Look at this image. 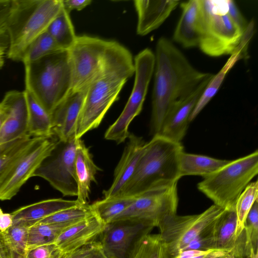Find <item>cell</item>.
Returning a JSON list of instances; mask_svg holds the SVG:
<instances>
[{"label": "cell", "mask_w": 258, "mask_h": 258, "mask_svg": "<svg viewBox=\"0 0 258 258\" xmlns=\"http://www.w3.org/2000/svg\"><path fill=\"white\" fill-rule=\"evenodd\" d=\"M155 56L151 116L153 136L159 133L168 113L176 103L214 76L195 68L182 52L165 37L158 39Z\"/></svg>", "instance_id": "1"}, {"label": "cell", "mask_w": 258, "mask_h": 258, "mask_svg": "<svg viewBox=\"0 0 258 258\" xmlns=\"http://www.w3.org/2000/svg\"><path fill=\"white\" fill-rule=\"evenodd\" d=\"M133 60L127 48L110 41L101 68L87 88L76 127V139L100 125L126 82L135 74Z\"/></svg>", "instance_id": "2"}, {"label": "cell", "mask_w": 258, "mask_h": 258, "mask_svg": "<svg viewBox=\"0 0 258 258\" xmlns=\"http://www.w3.org/2000/svg\"><path fill=\"white\" fill-rule=\"evenodd\" d=\"M183 151L181 143L154 135L145 143L135 172L121 196H136L151 188L177 183L181 177L179 158Z\"/></svg>", "instance_id": "3"}, {"label": "cell", "mask_w": 258, "mask_h": 258, "mask_svg": "<svg viewBox=\"0 0 258 258\" xmlns=\"http://www.w3.org/2000/svg\"><path fill=\"white\" fill-rule=\"evenodd\" d=\"M62 8V0H12L7 30V57L21 61L30 44L46 31Z\"/></svg>", "instance_id": "4"}, {"label": "cell", "mask_w": 258, "mask_h": 258, "mask_svg": "<svg viewBox=\"0 0 258 258\" xmlns=\"http://www.w3.org/2000/svg\"><path fill=\"white\" fill-rule=\"evenodd\" d=\"M24 67L25 89L50 114L71 91L68 50L47 55Z\"/></svg>", "instance_id": "5"}, {"label": "cell", "mask_w": 258, "mask_h": 258, "mask_svg": "<svg viewBox=\"0 0 258 258\" xmlns=\"http://www.w3.org/2000/svg\"><path fill=\"white\" fill-rule=\"evenodd\" d=\"M258 173V151L229 160L214 173L204 177L198 189L215 205L226 210H234L237 199Z\"/></svg>", "instance_id": "6"}, {"label": "cell", "mask_w": 258, "mask_h": 258, "mask_svg": "<svg viewBox=\"0 0 258 258\" xmlns=\"http://www.w3.org/2000/svg\"><path fill=\"white\" fill-rule=\"evenodd\" d=\"M199 47L213 57L231 55L237 47L243 32L227 13L228 0H199Z\"/></svg>", "instance_id": "7"}, {"label": "cell", "mask_w": 258, "mask_h": 258, "mask_svg": "<svg viewBox=\"0 0 258 258\" xmlns=\"http://www.w3.org/2000/svg\"><path fill=\"white\" fill-rule=\"evenodd\" d=\"M135 78L132 91L122 111L108 128L104 138L120 144L128 138V127L142 111L148 87L154 71L155 56L152 51L145 48L134 58Z\"/></svg>", "instance_id": "8"}, {"label": "cell", "mask_w": 258, "mask_h": 258, "mask_svg": "<svg viewBox=\"0 0 258 258\" xmlns=\"http://www.w3.org/2000/svg\"><path fill=\"white\" fill-rule=\"evenodd\" d=\"M109 43L97 37L77 36L68 50L72 77L70 93L87 89L101 68Z\"/></svg>", "instance_id": "9"}, {"label": "cell", "mask_w": 258, "mask_h": 258, "mask_svg": "<svg viewBox=\"0 0 258 258\" xmlns=\"http://www.w3.org/2000/svg\"><path fill=\"white\" fill-rule=\"evenodd\" d=\"M226 211L213 205L199 214H175L161 221L157 227L171 257L174 258L191 240L212 226Z\"/></svg>", "instance_id": "10"}, {"label": "cell", "mask_w": 258, "mask_h": 258, "mask_svg": "<svg viewBox=\"0 0 258 258\" xmlns=\"http://www.w3.org/2000/svg\"><path fill=\"white\" fill-rule=\"evenodd\" d=\"M77 139L58 142L51 153L34 173L46 180L64 196H77L78 185L75 172Z\"/></svg>", "instance_id": "11"}, {"label": "cell", "mask_w": 258, "mask_h": 258, "mask_svg": "<svg viewBox=\"0 0 258 258\" xmlns=\"http://www.w3.org/2000/svg\"><path fill=\"white\" fill-rule=\"evenodd\" d=\"M43 137L17 158L0 177V200L12 199L55 147L58 139Z\"/></svg>", "instance_id": "12"}, {"label": "cell", "mask_w": 258, "mask_h": 258, "mask_svg": "<svg viewBox=\"0 0 258 258\" xmlns=\"http://www.w3.org/2000/svg\"><path fill=\"white\" fill-rule=\"evenodd\" d=\"M177 184L151 188L136 196L133 203L112 221L147 220L154 222L157 227L165 218L176 214Z\"/></svg>", "instance_id": "13"}, {"label": "cell", "mask_w": 258, "mask_h": 258, "mask_svg": "<svg viewBox=\"0 0 258 258\" xmlns=\"http://www.w3.org/2000/svg\"><path fill=\"white\" fill-rule=\"evenodd\" d=\"M155 227L154 222L147 220L112 221L106 224L97 241L107 258H129L137 241Z\"/></svg>", "instance_id": "14"}, {"label": "cell", "mask_w": 258, "mask_h": 258, "mask_svg": "<svg viewBox=\"0 0 258 258\" xmlns=\"http://www.w3.org/2000/svg\"><path fill=\"white\" fill-rule=\"evenodd\" d=\"M1 103L5 109L6 117L0 130V145L27 135L28 125L24 91L7 92Z\"/></svg>", "instance_id": "15"}, {"label": "cell", "mask_w": 258, "mask_h": 258, "mask_svg": "<svg viewBox=\"0 0 258 258\" xmlns=\"http://www.w3.org/2000/svg\"><path fill=\"white\" fill-rule=\"evenodd\" d=\"M210 81L202 84L192 93L172 106L157 135L173 142L181 143L190 122V114Z\"/></svg>", "instance_id": "16"}, {"label": "cell", "mask_w": 258, "mask_h": 258, "mask_svg": "<svg viewBox=\"0 0 258 258\" xmlns=\"http://www.w3.org/2000/svg\"><path fill=\"white\" fill-rule=\"evenodd\" d=\"M87 90L70 93L51 113L53 133L59 141L65 142L75 137Z\"/></svg>", "instance_id": "17"}, {"label": "cell", "mask_w": 258, "mask_h": 258, "mask_svg": "<svg viewBox=\"0 0 258 258\" xmlns=\"http://www.w3.org/2000/svg\"><path fill=\"white\" fill-rule=\"evenodd\" d=\"M128 139V142L114 170L112 184L103 192L104 198L120 196L136 168L146 143L142 138L133 134H130Z\"/></svg>", "instance_id": "18"}, {"label": "cell", "mask_w": 258, "mask_h": 258, "mask_svg": "<svg viewBox=\"0 0 258 258\" xmlns=\"http://www.w3.org/2000/svg\"><path fill=\"white\" fill-rule=\"evenodd\" d=\"M106 224L95 214L63 231L54 243L63 254L96 241Z\"/></svg>", "instance_id": "19"}, {"label": "cell", "mask_w": 258, "mask_h": 258, "mask_svg": "<svg viewBox=\"0 0 258 258\" xmlns=\"http://www.w3.org/2000/svg\"><path fill=\"white\" fill-rule=\"evenodd\" d=\"M237 217L235 209L226 210L215 224V248L232 252L235 258H249L248 247L244 229L237 237Z\"/></svg>", "instance_id": "20"}, {"label": "cell", "mask_w": 258, "mask_h": 258, "mask_svg": "<svg viewBox=\"0 0 258 258\" xmlns=\"http://www.w3.org/2000/svg\"><path fill=\"white\" fill-rule=\"evenodd\" d=\"M134 6L138 15L136 32L145 36L159 27L177 7L176 0H135Z\"/></svg>", "instance_id": "21"}, {"label": "cell", "mask_w": 258, "mask_h": 258, "mask_svg": "<svg viewBox=\"0 0 258 258\" xmlns=\"http://www.w3.org/2000/svg\"><path fill=\"white\" fill-rule=\"evenodd\" d=\"M80 204L77 200L57 198L45 200L21 207L11 213L13 225L30 227L58 211Z\"/></svg>", "instance_id": "22"}, {"label": "cell", "mask_w": 258, "mask_h": 258, "mask_svg": "<svg viewBox=\"0 0 258 258\" xmlns=\"http://www.w3.org/2000/svg\"><path fill=\"white\" fill-rule=\"evenodd\" d=\"M251 38L252 35L248 33L243 34L240 43L234 52L230 55V57L224 66L216 75H214L207 84L190 114V122L195 119L215 95L228 72L235 64L238 60L246 58L248 46Z\"/></svg>", "instance_id": "23"}, {"label": "cell", "mask_w": 258, "mask_h": 258, "mask_svg": "<svg viewBox=\"0 0 258 258\" xmlns=\"http://www.w3.org/2000/svg\"><path fill=\"white\" fill-rule=\"evenodd\" d=\"M181 15L175 28L173 39L185 48L199 46V0H190L180 4Z\"/></svg>", "instance_id": "24"}, {"label": "cell", "mask_w": 258, "mask_h": 258, "mask_svg": "<svg viewBox=\"0 0 258 258\" xmlns=\"http://www.w3.org/2000/svg\"><path fill=\"white\" fill-rule=\"evenodd\" d=\"M100 168L95 164L88 148L81 139H77L75 172L78 185L77 200L81 204H88L91 184L96 181Z\"/></svg>", "instance_id": "25"}, {"label": "cell", "mask_w": 258, "mask_h": 258, "mask_svg": "<svg viewBox=\"0 0 258 258\" xmlns=\"http://www.w3.org/2000/svg\"><path fill=\"white\" fill-rule=\"evenodd\" d=\"M27 113V135L32 137H49L54 135L50 114L27 89L24 90Z\"/></svg>", "instance_id": "26"}, {"label": "cell", "mask_w": 258, "mask_h": 258, "mask_svg": "<svg viewBox=\"0 0 258 258\" xmlns=\"http://www.w3.org/2000/svg\"><path fill=\"white\" fill-rule=\"evenodd\" d=\"M203 155L181 153L179 158V169L181 177L198 175L205 177L214 173L229 162Z\"/></svg>", "instance_id": "27"}, {"label": "cell", "mask_w": 258, "mask_h": 258, "mask_svg": "<svg viewBox=\"0 0 258 258\" xmlns=\"http://www.w3.org/2000/svg\"><path fill=\"white\" fill-rule=\"evenodd\" d=\"M29 227L12 225L3 232L0 239L7 258H24L27 252Z\"/></svg>", "instance_id": "28"}, {"label": "cell", "mask_w": 258, "mask_h": 258, "mask_svg": "<svg viewBox=\"0 0 258 258\" xmlns=\"http://www.w3.org/2000/svg\"><path fill=\"white\" fill-rule=\"evenodd\" d=\"M76 223H39L30 226L28 229L27 250L53 243L63 231Z\"/></svg>", "instance_id": "29"}, {"label": "cell", "mask_w": 258, "mask_h": 258, "mask_svg": "<svg viewBox=\"0 0 258 258\" xmlns=\"http://www.w3.org/2000/svg\"><path fill=\"white\" fill-rule=\"evenodd\" d=\"M46 31L63 50H69L77 37L69 13L63 8L50 24Z\"/></svg>", "instance_id": "30"}, {"label": "cell", "mask_w": 258, "mask_h": 258, "mask_svg": "<svg viewBox=\"0 0 258 258\" xmlns=\"http://www.w3.org/2000/svg\"><path fill=\"white\" fill-rule=\"evenodd\" d=\"M136 196H117L103 198L90 205L94 214L107 224L128 208L135 200Z\"/></svg>", "instance_id": "31"}, {"label": "cell", "mask_w": 258, "mask_h": 258, "mask_svg": "<svg viewBox=\"0 0 258 258\" xmlns=\"http://www.w3.org/2000/svg\"><path fill=\"white\" fill-rule=\"evenodd\" d=\"M129 258H171L160 234H148L136 243Z\"/></svg>", "instance_id": "32"}, {"label": "cell", "mask_w": 258, "mask_h": 258, "mask_svg": "<svg viewBox=\"0 0 258 258\" xmlns=\"http://www.w3.org/2000/svg\"><path fill=\"white\" fill-rule=\"evenodd\" d=\"M41 138L26 135L0 145V177L17 158Z\"/></svg>", "instance_id": "33"}, {"label": "cell", "mask_w": 258, "mask_h": 258, "mask_svg": "<svg viewBox=\"0 0 258 258\" xmlns=\"http://www.w3.org/2000/svg\"><path fill=\"white\" fill-rule=\"evenodd\" d=\"M63 50L47 32L41 34L28 46L22 62L24 65L36 61L47 55Z\"/></svg>", "instance_id": "34"}, {"label": "cell", "mask_w": 258, "mask_h": 258, "mask_svg": "<svg viewBox=\"0 0 258 258\" xmlns=\"http://www.w3.org/2000/svg\"><path fill=\"white\" fill-rule=\"evenodd\" d=\"M257 196L258 182L256 180L249 183L237 199L235 207L237 217L235 234L237 237L244 230L247 215L255 201L257 200Z\"/></svg>", "instance_id": "35"}, {"label": "cell", "mask_w": 258, "mask_h": 258, "mask_svg": "<svg viewBox=\"0 0 258 258\" xmlns=\"http://www.w3.org/2000/svg\"><path fill=\"white\" fill-rule=\"evenodd\" d=\"M94 215L90 205L80 204L58 211L36 224L75 223Z\"/></svg>", "instance_id": "36"}, {"label": "cell", "mask_w": 258, "mask_h": 258, "mask_svg": "<svg viewBox=\"0 0 258 258\" xmlns=\"http://www.w3.org/2000/svg\"><path fill=\"white\" fill-rule=\"evenodd\" d=\"M250 250L258 252V201H255L249 211L244 228Z\"/></svg>", "instance_id": "37"}, {"label": "cell", "mask_w": 258, "mask_h": 258, "mask_svg": "<svg viewBox=\"0 0 258 258\" xmlns=\"http://www.w3.org/2000/svg\"><path fill=\"white\" fill-rule=\"evenodd\" d=\"M216 222L191 240L180 251L187 250H207L216 249L215 236Z\"/></svg>", "instance_id": "38"}, {"label": "cell", "mask_w": 258, "mask_h": 258, "mask_svg": "<svg viewBox=\"0 0 258 258\" xmlns=\"http://www.w3.org/2000/svg\"><path fill=\"white\" fill-rule=\"evenodd\" d=\"M64 254L53 243L27 250L24 258H62Z\"/></svg>", "instance_id": "39"}, {"label": "cell", "mask_w": 258, "mask_h": 258, "mask_svg": "<svg viewBox=\"0 0 258 258\" xmlns=\"http://www.w3.org/2000/svg\"><path fill=\"white\" fill-rule=\"evenodd\" d=\"M228 252L215 248L207 250H187L180 251L174 258H221Z\"/></svg>", "instance_id": "40"}, {"label": "cell", "mask_w": 258, "mask_h": 258, "mask_svg": "<svg viewBox=\"0 0 258 258\" xmlns=\"http://www.w3.org/2000/svg\"><path fill=\"white\" fill-rule=\"evenodd\" d=\"M12 0H0V45H5L3 37L7 34V24Z\"/></svg>", "instance_id": "41"}, {"label": "cell", "mask_w": 258, "mask_h": 258, "mask_svg": "<svg viewBox=\"0 0 258 258\" xmlns=\"http://www.w3.org/2000/svg\"><path fill=\"white\" fill-rule=\"evenodd\" d=\"M101 249L97 240L94 242L66 253L62 258H89Z\"/></svg>", "instance_id": "42"}, {"label": "cell", "mask_w": 258, "mask_h": 258, "mask_svg": "<svg viewBox=\"0 0 258 258\" xmlns=\"http://www.w3.org/2000/svg\"><path fill=\"white\" fill-rule=\"evenodd\" d=\"M227 13L233 22L244 32L249 23L232 0H228Z\"/></svg>", "instance_id": "43"}, {"label": "cell", "mask_w": 258, "mask_h": 258, "mask_svg": "<svg viewBox=\"0 0 258 258\" xmlns=\"http://www.w3.org/2000/svg\"><path fill=\"white\" fill-rule=\"evenodd\" d=\"M91 3L90 0H62L63 8L69 13L74 10H82Z\"/></svg>", "instance_id": "44"}, {"label": "cell", "mask_w": 258, "mask_h": 258, "mask_svg": "<svg viewBox=\"0 0 258 258\" xmlns=\"http://www.w3.org/2000/svg\"><path fill=\"white\" fill-rule=\"evenodd\" d=\"M13 225L11 213H4L0 208V232H3Z\"/></svg>", "instance_id": "45"}, {"label": "cell", "mask_w": 258, "mask_h": 258, "mask_svg": "<svg viewBox=\"0 0 258 258\" xmlns=\"http://www.w3.org/2000/svg\"><path fill=\"white\" fill-rule=\"evenodd\" d=\"M6 117V112L0 102V130L3 125Z\"/></svg>", "instance_id": "46"}, {"label": "cell", "mask_w": 258, "mask_h": 258, "mask_svg": "<svg viewBox=\"0 0 258 258\" xmlns=\"http://www.w3.org/2000/svg\"><path fill=\"white\" fill-rule=\"evenodd\" d=\"M89 258H107L101 249L99 250Z\"/></svg>", "instance_id": "47"}, {"label": "cell", "mask_w": 258, "mask_h": 258, "mask_svg": "<svg viewBox=\"0 0 258 258\" xmlns=\"http://www.w3.org/2000/svg\"><path fill=\"white\" fill-rule=\"evenodd\" d=\"M0 258H7L0 239Z\"/></svg>", "instance_id": "48"}, {"label": "cell", "mask_w": 258, "mask_h": 258, "mask_svg": "<svg viewBox=\"0 0 258 258\" xmlns=\"http://www.w3.org/2000/svg\"><path fill=\"white\" fill-rule=\"evenodd\" d=\"M221 258H235L232 252H228Z\"/></svg>", "instance_id": "49"}, {"label": "cell", "mask_w": 258, "mask_h": 258, "mask_svg": "<svg viewBox=\"0 0 258 258\" xmlns=\"http://www.w3.org/2000/svg\"><path fill=\"white\" fill-rule=\"evenodd\" d=\"M4 64V57L0 58V69L3 66Z\"/></svg>", "instance_id": "50"}]
</instances>
